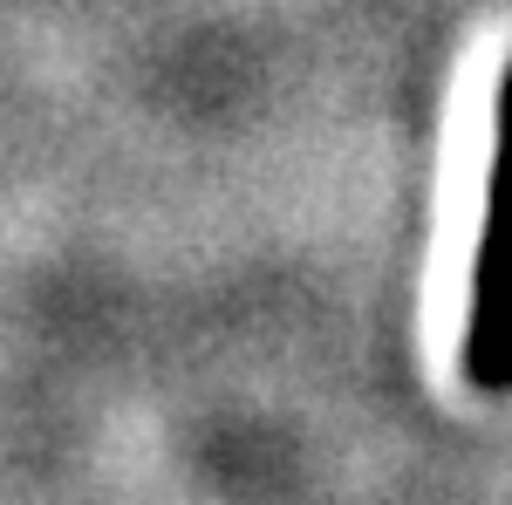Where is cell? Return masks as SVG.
Returning <instances> with one entry per match:
<instances>
[{
  "label": "cell",
  "mask_w": 512,
  "mask_h": 505,
  "mask_svg": "<svg viewBox=\"0 0 512 505\" xmlns=\"http://www.w3.org/2000/svg\"><path fill=\"white\" fill-rule=\"evenodd\" d=\"M458 369L478 396H512V69L499 89V151H492V185H485V233L472 253Z\"/></svg>",
  "instance_id": "6da1fadb"
}]
</instances>
